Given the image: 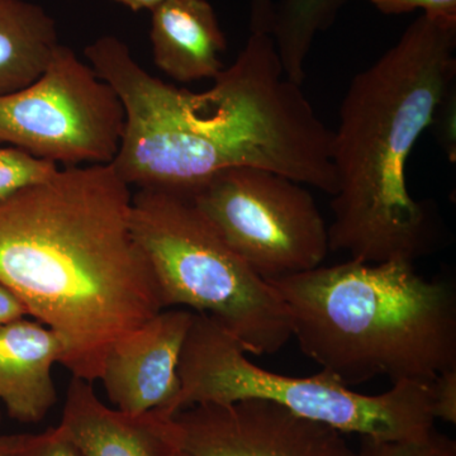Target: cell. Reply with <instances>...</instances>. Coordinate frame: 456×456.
I'll return each instance as SVG.
<instances>
[{"mask_svg": "<svg viewBox=\"0 0 456 456\" xmlns=\"http://www.w3.org/2000/svg\"><path fill=\"white\" fill-rule=\"evenodd\" d=\"M86 56L125 108L110 165L130 187L191 198L220 171L248 167L335 196L332 131L302 86L285 77L269 33H250L235 62L202 93L152 77L114 36L92 42Z\"/></svg>", "mask_w": 456, "mask_h": 456, "instance_id": "cell-1", "label": "cell"}, {"mask_svg": "<svg viewBox=\"0 0 456 456\" xmlns=\"http://www.w3.org/2000/svg\"><path fill=\"white\" fill-rule=\"evenodd\" d=\"M132 191L112 165L69 167L0 200V283L94 383L112 345L163 311L131 228Z\"/></svg>", "mask_w": 456, "mask_h": 456, "instance_id": "cell-2", "label": "cell"}, {"mask_svg": "<svg viewBox=\"0 0 456 456\" xmlns=\"http://www.w3.org/2000/svg\"><path fill=\"white\" fill-rule=\"evenodd\" d=\"M455 50L456 23L422 14L351 80L332 131L330 251L362 263L415 264L439 248V215L411 197L406 164L455 89Z\"/></svg>", "mask_w": 456, "mask_h": 456, "instance_id": "cell-3", "label": "cell"}, {"mask_svg": "<svg viewBox=\"0 0 456 456\" xmlns=\"http://www.w3.org/2000/svg\"><path fill=\"white\" fill-rule=\"evenodd\" d=\"M268 283L302 353L350 388L378 377L430 384L456 368L454 285L410 261L349 259Z\"/></svg>", "mask_w": 456, "mask_h": 456, "instance_id": "cell-4", "label": "cell"}, {"mask_svg": "<svg viewBox=\"0 0 456 456\" xmlns=\"http://www.w3.org/2000/svg\"><path fill=\"white\" fill-rule=\"evenodd\" d=\"M131 228L154 272L163 308L183 305L215 318L254 355L292 338L289 312L272 284L232 250L191 198L139 189Z\"/></svg>", "mask_w": 456, "mask_h": 456, "instance_id": "cell-5", "label": "cell"}, {"mask_svg": "<svg viewBox=\"0 0 456 456\" xmlns=\"http://www.w3.org/2000/svg\"><path fill=\"white\" fill-rule=\"evenodd\" d=\"M246 355L239 340L215 318L194 312L180 355L174 415L196 404L263 399L344 435L413 440L435 430L430 384L406 380L393 383L382 395H362L326 371L290 377L265 370Z\"/></svg>", "mask_w": 456, "mask_h": 456, "instance_id": "cell-6", "label": "cell"}, {"mask_svg": "<svg viewBox=\"0 0 456 456\" xmlns=\"http://www.w3.org/2000/svg\"><path fill=\"white\" fill-rule=\"evenodd\" d=\"M242 260L264 281L322 265L329 227L301 183L259 167H231L191 198Z\"/></svg>", "mask_w": 456, "mask_h": 456, "instance_id": "cell-7", "label": "cell"}, {"mask_svg": "<svg viewBox=\"0 0 456 456\" xmlns=\"http://www.w3.org/2000/svg\"><path fill=\"white\" fill-rule=\"evenodd\" d=\"M125 126L112 86L62 45L37 80L0 97V143L66 167L112 163Z\"/></svg>", "mask_w": 456, "mask_h": 456, "instance_id": "cell-8", "label": "cell"}, {"mask_svg": "<svg viewBox=\"0 0 456 456\" xmlns=\"http://www.w3.org/2000/svg\"><path fill=\"white\" fill-rule=\"evenodd\" d=\"M167 432L189 456H355L342 432L263 399L184 408Z\"/></svg>", "mask_w": 456, "mask_h": 456, "instance_id": "cell-9", "label": "cell"}, {"mask_svg": "<svg viewBox=\"0 0 456 456\" xmlns=\"http://www.w3.org/2000/svg\"><path fill=\"white\" fill-rule=\"evenodd\" d=\"M193 317V311L163 310L114 342L99 378L114 408L174 415L180 355Z\"/></svg>", "mask_w": 456, "mask_h": 456, "instance_id": "cell-10", "label": "cell"}, {"mask_svg": "<svg viewBox=\"0 0 456 456\" xmlns=\"http://www.w3.org/2000/svg\"><path fill=\"white\" fill-rule=\"evenodd\" d=\"M92 384L73 377L57 426L83 456H170L176 449L167 432L169 417L107 407Z\"/></svg>", "mask_w": 456, "mask_h": 456, "instance_id": "cell-11", "label": "cell"}, {"mask_svg": "<svg viewBox=\"0 0 456 456\" xmlns=\"http://www.w3.org/2000/svg\"><path fill=\"white\" fill-rule=\"evenodd\" d=\"M59 336L26 318L0 326V402L11 419L37 424L57 402L53 368L61 364Z\"/></svg>", "mask_w": 456, "mask_h": 456, "instance_id": "cell-12", "label": "cell"}, {"mask_svg": "<svg viewBox=\"0 0 456 456\" xmlns=\"http://www.w3.org/2000/svg\"><path fill=\"white\" fill-rule=\"evenodd\" d=\"M155 65L179 83L215 80L226 51L215 9L207 0H164L151 11Z\"/></svg>", "mask_w": 456, "mask_h": 456, "instance_id": "cell-13", "label": "cell"}, {"mask_svg": "<svg viewBox=\"0 0 456 456\" xmlns=\"http://www.w3.org/2000/svg\"><path fill=\"white\" fill-rule=\"evenodd\" d=\"M59 45L55 20L44 8L0 0V97L37 80Z\"/></svg>", "mask_w": 456, "mask_h": 456, "instance_id": "cell-14", "label": "cell"}, {"mask_svg": "<svg viewBox=\"0 0 456 456\" xmlns=\"http://www.w3.org/2000/svg\"><path fill=\"white\" fill-rule=\"evenodd\" d=\"M346 0H281L275 4L272 35L285 77L302 86L305 62L314 38L334 23Z\"/></svg>", "mask_w": 456, "mask_h": 456, "instance_id": "cell-15", "label": "cell"}, {"mask_svg": "<svg viewBox=\"0 0 456 456\" xmlns=\"http://www.w3.org/2000/svg\"><path fill=\"white\" fill-rule=\"evenodd\" d=\"M57 170L56 164L33 158L16 147H0V200L37 184Z\"/></svg>", "mask_w": 456, "mask_h": 456, "instance_id": "cell-16", "label": "cell"}, {"mask_svg": "<svg viewBox=\"0 0 456 456\" xmlns=\"http://www.w3.org/2000/svg\"><path fill=\"white\" fill-rule=\"evenodd\" d=\"M355 456H456V443L435 430L428 436L413 440L360 437Z\"/></svg>", "mask_w": 456, "mask_h": 456, "instance_id": "cell-17", "label": "cell"}, {"mask_svg": "<svg viewBox=\"0 0 456 456\" xmlns=\"http://www.w3.org/2000/svg\"><path fill=\"white\" fill-rule=\"evenodd\" d=\"M386 14H403L421 9L426 16L456 23V0H368Z\"/></svg>", "mask_w": 456, "mask_h": 456, "instance_id": "cell-18", "label": "cell"}, {"mask_svg": "<svg viewBox=\"0 0 456 456\" xmlns=\"http://www.w3.org/2000/svg\"><path fill=\"white\" fill-rule=\"evenodd\" d=\"M17 456H83L59 428L38 435L26 434Z\"/></svg>", "mask_w": 456, "mask_h": 456, "instance_id": "cell-19", "label": "cell"}, {"mask_svg": "<svg viewBox=\"0 0 456 456\" xmlns=\"http://www.w3.org/2000/svg\"><path fill=\"white\" fill-rule=\"evenodd\" d=\"M431 412L435 419L456 424V368L448 369L430 383Z\"/></svg>", "mask_w": 456, "mask_h": 456, "instance_id": "cell-20", "label": "cell"}, {"mask_svg": "<svg viewBox=\"0 0 456 456\" xmlns=\"http://www.w3.org/2000/svg\"><path fill=\"white\" fill-rule=\"evenodd\" d=\"M432 125L439 127V140L450 160L455 161V89L444 98L435 113Z\"/></svg>", "mask_w": 456, "mask_h": 456, "instance_id": "cell-21", "label": "cell"}, {"mask_svg": "<svg viewBox=\"0 0 456 456\" xmlns=\"http://www.w3.org/2000/svg\"><path fill=\"white\" fill-rule=\"evenodd\" d=\"M26 316H28V311L25 303L4 284L0 283V326Z\"/></svg>", "mask_w": 456, "mask_h": 456, "instance_id": "cell-22", "label": "cell"}, {"mask_svg": "<svg viewBox=\"0 0 456 456\" xmlns=\"http://www.w3.org/2000/svg\"><path fill=\"white\" fill-rule=\"evenodd\" d=\"M274 0H250V23L263 27L269 25L274 17Z\"/></svg>", "mask_w": 456, "mask_h": 456, "instance_id": "cell-23", "label": "cell"}, {"mask_svg": "<svg viewBox=\"0 0 456 456\" xmlns=\"http://www.w3.org/2000/svg\"><path fill=\"white\" fill-rule=\"evenodd\" d=\"M26 434L0 435V456H17Z\"/></svg>", "mask_w": 456, "mask_h": 456, "instance_id": "cell-24", "label": "cell"}, {"mask_svg": "<svg viewBox=\"0 0 456 456\" xmlns=\"http://www.w3.org/2000/svg\"><path fill=\"white\" fill-rule=\"evenodd\" d=\"M113 2L126 5V7L130 8L131 11L134 12L142 11V9H147V11L151 12L154 11L158 5H160L164 0H113Z\"/></svg>", "mask_w": 456, "mask_h": 456, "instance_id": "cell-25", "label": "cell"}, {"mask_svg": "<svg viewBox=\"0 0 456 456\" xmlns=\"http://www.w3.org/2000/svg\"><path fill=\"white\" fill-rule=\"evenodd\" d=\"M170 456H189L185 454V452H183L182 450L175 449L173 452H171Z\"/></svg>", "mask_w": 456, "mask_h": 456, "instance_id": "cell-26", "label": "cell"}, {"mask_svg": "<svg viewBox=\"0 0 456 456\" xmlns=\"http://www.w3.org/2000/svg\"><path fill=\"white\" fill-rule=\"evenodd\" d=\"M0 421H2V413H0Z\"/></svg>", "mask_w": 456, "mask_h": 456, "instance_id": "cell-27", "label": "cell"}]
</instances>
